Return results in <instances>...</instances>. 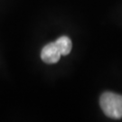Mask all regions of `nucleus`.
<instances>
[{"label":"nucleus","instance_id":"7ed1b4c3","mask_svg":"<svg viewBox=\"0 0 122 122\" xmlns=\"http://www.w3.org/2000/svg\"><path fill=\"white\" fill-rule=\"evenodd\" d=\"M54 43L58 46L61 55H68L71 51L72 44L71 39L67 36H61L60 38H58Z\"/></svg>","mask_w":122,"mask_h":122},{"label":"nucleus","instance_id":"f03ea898","mask_svg":"<svg viewBox=\"0 0 122 122\" xmlns=\"http://www.w3.org/2000/svg\"><path fill=\"white\" fill-rule=\"evenodd\" d=\"M61 56V52L54 42L46 44L41 52V58L43 61H44L45 63H49V64L57 62L60 60Z\"/></svg>","mask_w":122,"mask_h":122},{"label":"nucleus","instance_id":"f257e3e1","mask_svg":"<svg viewBox=\"0 0 122 122\" xmlns=\"http://www.w3.org/2000/svg\"><path fill=\"white\" fill-rule=\"evenodd\" d=\"M100 108L110 118H122V95L113 92H104L100 99Z\"/></svg>","mask_w":122,"mask_h":122}]
</instances>
